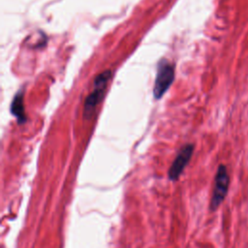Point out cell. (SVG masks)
Masks as SVG:
<instances>
[{
    "mask_svg": "<svg viewBox=\"0 0 248 248\" xmlns=\"http://www.w3.org/2000/svg\"><path fill=\"white\" fill-rule=\"evenodd\" d=\"M110 76H111L110 70H106V71L100 73L95 78L94 89L87 96V98L84 102V110H83L84 117L89 118L93 114L97 105L100 103V101L103 98L104 92H105L107 84L110 78Z\"/></svg>",
    "mask_w": 248,
    "mask_h": 248,
    "instance_id": "1",
    "label": "cell"
},
{
    "mask_svg": "<svg viewBox=\"0 0 248 248\" xmlns=\"http://www.w3.org/2000/svg\"><path fill=\"white\" fill-rule=\"evenodd\" d=\"M11 112L17 119L18 123H24L26 120L24 105H23V92L18 91L11 104Z\"/></svg>",
    "mask_w": 248,
    "mask_h": 248,
    "instance_id": "5",
    "label": "cell"
},
{
    "mask_svg": "<svg viewBox=\"0 0 248 248\" xmlns=\"http://www.w3.org/2000/svg\"><path fill=\"white\" fill-rule=\"evenodd\" d=\"M229 183L230 178L227 171V168L224 165H220L217 169L216 175L214 178V186L210 201L211 210H216L226 198L229 190Z\"/></svg>",
    "mask_w": 248,
    "mask_h": 248,
    "instance_id": "3",
    "label": "cell"
},
{
    "mask_svg": "<svg viewBox=\"0 0 248 248\" xmlns=\"http://www.w3.org/2000/svg\"><path fill=\"white\" fill-rule=\"evenodd\" d=\"M194 151V145L189 143L184 145L177 153L175 159L173 160L170 170H169V178L172 181H175L179 178L183 170L189 163L192 154Z\"/></svg>",
    "mask_w": 248,
    "mask_h": 248,
    "instance_id": "4",
    "label": "cell"
},
{
    "mask_svg": "<svg viewBox=\"0 0 248 248\" xmlns=\"http://www.w3.org/2000/svg\"><path fill=\"white\" fill-rule=\"evenodd\" d=\"M174 79V67L166 59H161L157 67V75L153 86V96L160 99Z\"/></svg>",
    "mask_w": 248,
    "mask_h": 248,
    "instance_id": "2",
    "label": "cell"
}]
</instances>
